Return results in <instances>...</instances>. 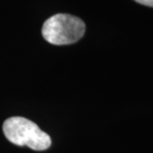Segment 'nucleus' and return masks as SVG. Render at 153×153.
<instances>
[{"mask_svg":"<svg viewBox=\"0 0 153 153\" xmlns=\"http://www.w3.org/2000/svg\"><path fill=\"white\" fill-rule=\"evenodd\" d=\"M134 1L139 3V4L149 6V7H153V0H134Z\"/></svg>","mask_w":153,"mask_h":153,"instance_id":"nucleus-3","label":"nucleus"},{"mask_svg":"<svg viewBox=\"0 0 153 153\" xmlns=\"http://www.w3.org/2000/svg\"><path fill=\"white\" fill-rule=\"evenodd\" d=\"M3 132L13 144L28 146L33 150L43 151L50 148L51 139L32 120L23 117H12L3 123Z\"/></svg>","mask_w":153,"mask_h":153,"instance_id":"nucleus-1","label":"nucleus"},{"mask_svg":"<svg viewBox=\"0 0 153 153\" xmlns=\"http://www.w3.org/2000/svg\"><path fill=\"white\" fill-rule=\"evenodd\" d=\"M85 29L80 18L69 14H55L44 23L42 35L51 45H71L83 37Z\"/></svg>","mask_w":153,"mask_h":153,"instance_id":"nucleus-2","label":"nucleus"}]
</instances>
